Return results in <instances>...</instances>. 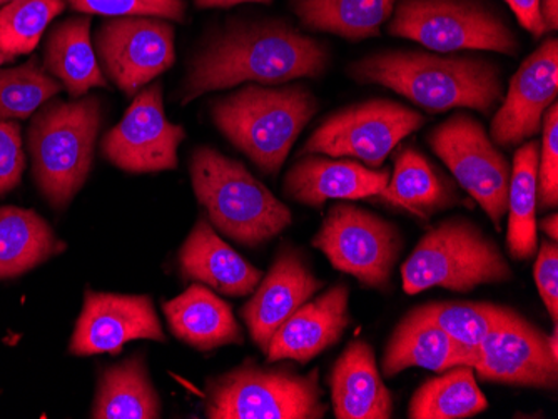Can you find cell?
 <instances>
[{
  "instance_id": "6da1fadb",
  "label": "cell",
  "mask_w": 558,
  "mask_h": 419,
  "mask_svg": "<svg viewBox=\"0 0 558 419\" xmlns=\"http://www.w3.org/2000/svg\"><path fill=\"white\" fill-rule=\"evenodd\" d=\"M326 47L283 22L231 27L191 62L181 104L243 83L283 84L319 77L328 67Z\"/></svg>"
},
{
  "instance_id": "7a4b0ae2",
  "label": "cell",
  "mask_w": 558,
  "mask_h": 419,
  "mask_svg": "<svg viewBox=\"0 0 558 419\" xmlns=\"http://www.w3.org/2000/svg\"><path fill=\"white\" fill-rule=\"evenodd\" d=\"M350 74L360 84L388 87L432 114L451 109H475L490 114L504 99L500 69L478 58L379 52L354 62Z\"/></svg>"
},
{
  "instance_id": "3957f363",
  "label": "cell",
  "mask_w": 558,
  "mask_h": 419,
  "mask_svg": "<svg viewBox=\"0 0 558 419\" xmlns=\"http://www.w3.org/2000/svg\"><path fill=\"white\" fill-rule=\"evenodd\" d=\"M316 111L318 101L306 87L251 84L216 101L211 115L226 139L265 174L276 176Z\"/></svg>"
},
{
  "instance_id": "277c9868",
  "label": "cell",
  "mask_w": 558,
  "mask_h": 419,
  "mask_svg": "<svg viewBox=\"0 0 558 419\" xmlns=\"http://www.w3.org/2000/svg\"><path fill=\"white\" fill-rule=\"evenodd\" d=\"M191 181L216 230L247 248L271 241L291 224L290 209L262 181L213 147L194 151Z\"/></svg>"
},
{
  "instance_id": "5b68a950",
  "label": "cell",
  "mask_w": 558,
  "mask_h": 419,
  "mask_svg": "<svg viewBox=\"0 0 558 419\" xmlns=\"http://www.w3.org/2000/svg\"><path fill=\"white\" fill-rule=\"evenodd\" d=\"M403 289L418 294L432 287L469 293L485 284L513 280L497 244L472 221L447 219L429 227L401 266Z\"/></svg>"
},
{
  "instance_id": "8992f818",
  "label": "cell",
  "mask_w": 558,
  "mask_h": 419,
  "mask_svg": "<svg viewBox=\"0 0 558 419\" xmlns=\"http://www.w3.org/2000/svg\"><path fill=\"white\" fill-rule=\"evenodd\" d=\"M100 122L102 108L96 97L50 102L34 118L29 130L34 177L54 208L68 206L89 177Z\"/></svg>"
},
{
  "instance_id": "52a82bcc",
  "label": "cell",
  "mask_w": 558,
  "mask_h": 419,
  "mask_svg": "<svg viewBox=\"0 0 558 419\" xmlns=\"http://www.w3.org/2000/svg\"><path fill=\"white\" fill-rule=\"evenodd\" d=\"M326 411L318 369L300 374L246 359L208 383L209 419H322Z\"/></svg>"
},
{
  "instance_id": "ba28073f",
  "label": "cell",
  "mask_w": 558,
  "mask_h": 419,
  "mask_svg": "<svg viewBox=\"0 0 558 419\" xmlns=\"http://www.w3.org/2000/svg\"><path fill=\"white\" fill-rule=\"evenodd\" d=\"M388 30L391 36L415 40L437 52H519L512 30L497 15L470 0H403Z\"/></svg>"
},
{
  "instance_id": "9c48e42d",
  "label": "cell",
  "mask_w": 558,
  "mask_h": 419,
  "mask_svg": "<svg viewBox=\"0 0 558 419\" xmlns=\"http://www.w3.org/2000/svg\"><path fill=\"white\" fill-rule=\"evenodd\" d=\"M312 244L335 269L375 289L390 284L403 248L395 224L347 202L331 206Z\"/></svg>"
},
{
  "instance_id": "30bf717a",
  "label": "cell",
  "mask_w": 558,
  "mask_h": 419,
  "mask_svg": "<svg viewBox=\"0 0 558 419\" xmlns=\"http://www.w3.org/2000/svg\"><path fill=\"white\" fill-rule=\"evenodd\" d=\"M423 124L425 118L418 111L387 99H373L326 118L306 140L301 155L354 158L376 169Z\"/></svg>"
},
{
  "instance_id": "8fae6325",
  "label": "cell",
  "mask_w": 558,
  "mask_h": 419,
  "mask_svg": "<svg viewBox=\"0 0 558 419\" xmlns=\"http://www.w3.org/2000/svg\"><path fill=\"white\" fill-rule=\"evenodd\" d=\"M432 151L450 169L460 186L482 206L495 230L509 209L510 169L485 127L472 115H451L426 137Z\"/></svg>"
},
{
  "instance_id": "7c38bea8",
  "label": "cell",
  "mask_w": 558,
  "mask_h": 419,
  "mask_svg": "<svg viewBox=\"0 0 558 419\" xmlns=\"http://www.w3.org/2000/svg\"><path fill=\"white\" fill-rule=\"evenodd\" d=\"M97 56L112 83L134 97L175 61L174 29L150 17H112L96 36Z\"/></svg>"
},
{
  "instance_id": "4fadbf2b",
  "label": "cell",
  "mask_w": 558,
  "mask_h": 419,
  "mask_svg": "<svg viewBox=\"0 0 558 419\" xmlns=\"http://www.w3.org/2000/svg\"><path fill=\"white\" fill-rule=\"evenodd\" d=\"M184 127L171 124L162 106V86L147 87L134 97L118 126L106 134L100 149L116 168L134 174L178 168V147Z\"/></svg>"
},
{
  "instance_id": "5bb4252c",
  "label": "cell",
  "mask_w": 558,
  "mask_h": 419,
  "mask_svg": "<svg viewBox=\"0 0 558 419\" xmlns=\"http://www.w3.org/2000/svg\"><path fill=\"white\" fill-rule=\"evenodd\" d=\"M473 369L488 383L537 390H555L558 383V359L547 334L519 312L478 344Z\"/></svg>"
},
{
  "instance_id": "9a60e30c",
  "label": "cell",
  "mask_w": 558,
  "mask_h": 419,
  "mask_svg": "<svg viewBox=\"0 0 558 419\" xmlns=\"http://www.w3.org/2000/svg\"><path fill=\"white\" fill-rule=\"evenodd\" d=\"M136 340L166 341L153 299L87 291L69 352L75 356L116 355L125 343Z\"/></svg>"
},
{
  "instance_id": "2e32d148",
  "label": "cell",
  "mask_w": 558,
  "mask_h": 419,
  "mask_svg": "<svg viewBox=\"0 0 558 419\" xmlns=\"http://www.w3.org/2000/svg\"><path fill=\"white\" fill-rule=\"evenodd\" d=\"M558 93V44L548 39L523 61L509 94L492 121L490 136L498 146L513 147L538 134L542 119Z\"/></svg>"
},
{
  "instance_id": "e0dca14e",
  "label": "cell",
  "mask_w": 558,
  "mask_h": 419,
  "mask_svg": "<svg viewBox=\"0 0 558 419\" xmlns=\"http://www.w3.org/2000/svg\"><path fill=\"white\" fill-rule=\"evenodd\" d=\"M323 286L325 283L315 278L300 251L290 246L279 249L265 280L241 309L251 340L265 355L276 331Z\"/></svg>"
},
{
  "instance_id": "ac0fdd59",
  "label": "cell",
  "mask_w": 558,
  "mask_h": 419,
  "mask_svg": "<svg viewBox=\"0 0 558 419\" xmlns=\"http://www.w3.org/2000/svg\"><path fill=\"white\" fill-rule=\"evenodd\" d=\"M350 287L344 283L329 287L318 298L304 303L269 341L268 362L312 361L343 336L350 326Z\"/></svg>"
},
{
  "instance_id": "d6986e66",
  "label": "cell",
  "mask_w": 558,
  "mask_h": 419,
  "mask_svg": "<svg viewBox=\"0 0 558 419\" xmlns=\"http://www.w3.org/2000/svg\"><path fill=\"white\" fill-rule=\"evenodd\" d=\"M388 181V169L376 171L359 162L308 155L288 171L284 193L300 205L322 208L331 199H372L387 187Z\"/></svg>"
},
{
  "instance_id": "ffe728a7",
  "label": "cell",
  "mask_w": 558,
  "mask_h": 419,
  "mask_svg": "<svg viewBox=\"0 0 558 419\" xmlns=\"http://www.w3.org/2000/svg\"><path fill=\"white\" fill-rule=\"evenodd\" d=\"M180 266L186 280L205 284L231 298L247 296L263 280L262 269L238 255L205 218L197 221L184 241Z\"/></svg>"
},
{
  "instance_id": "44dd1931",
  "label": "cell",
  "mask_w": 558,
  "mask_h": 419,
  "mask_svg": "<svg viewBox=\"0 0 558 419\" xmlns=\"http://www.w3.org/2000/svg\"><path fill=\"white\" fill-rule=\"evenodd\" d=\"M476 348L448 336L418 309L413 308L395 328L384 355L388 378L409 368H425L444 373L454 366H475Z\"/></svg>"
},
{
  "instance_id": "7402d4cb",
  "label": "cell",
  "mask_w": 558,
  "mask_h": 419,
  "mask_svg": "<svg viewBox=\"0 0 558 419\" xmlns=\"http://www.w3.org/2000/svg\"><path fill=\"white\" fill-rule=\"evenodd\" d=\"M329 387L338 419H390L393 415V398L366 341L348 344L329 374Z\"/></svg>"
},
{
  "instance_id": "603a6c76",
  "label": "cell",
  "mask_w": 558,
  "mask_h": 419,
  "mask_svg": "<svg viewBox=\"0 0 558 419\" xmlns=\"http://www.w3.org/2000/svg\"><path fill=\"white\" fill-rule=\"evenodd\" d=\"M169 328L178 340L197 352L243 344L244 336L233 309L205 284H193L162 306Z\"/></svg>"
},
{
  "instance_id": "cb8c5ba5",
  "label": "cell",
  "mask_w": 558,
  "mask_h": 419,
  "mask_svg": "<svg viewBox=\"0 0 558 419\" xmlns=\"http://www.w3.org/2000/svg\"><path fill=\"white\" fill-rule=\"evenodd\" d=\"M373 201L403 209L420 219H428L450 206L459 205V197L450 184L429 164L415 147L404 146L395 156L393 174Z\"/></svg>"
},
{
  "instance_id": "d4e9b609",
  "label": "cell",
  "mask_w": 558,
  "mask_h": 419,
  "mask_svg": "<svg viewBox=\"0 0 558 419\" xmlns=\"http://www.w3.org/2000/svg\"><path fill=\"white\" fill-rule=\"evenodd\" d=\"M64 249L65 244L36 211L0 208V280L21 276Z\"/></svg>"
},
{
  "instance_id": "484cf974",
  "label": "cell",
  "mask_w": 558,
  "mask_h": 419,
  "mask_svg": "<svg viewBox=\"0 0 558 419\" xmlns=\"http://www.w3.org/2000/svg\"><path fill=\"white\" fill-rule=\"evenodd\" d=\"M90 418H161V399L141 356H133L106 369L97 386Z\"/></svg>"
},
{
  "instance_id": "4316f807",
  "label": "cell",
  "mask_w": 558,
  "mask_h": 419,
  "mask_svg": "<svg viewBox=\"0 0 558 419\" xmlns=\"http://www.w3.org/2000/svg\"><path fill=\"white\" fill-rule=\"evenodd\" d=\"M46 69L72 97L86 96L94 87H108L90 42L89 17L69 19L50 33Z\"/></svg>"
},
{
  "instance_id": "83f0119b",
  "label": "cell",
  "mask_w": 558,
  "mask_h": 419,
  "mask_svg": "<svg viewBox=\"0 0 558 419\" xmlns=\"http://www.w3.org/2000/svg\"><path fill=\"white\" fill-rule=\"evenodd\" d=\"M398 0H293L306 29L337 34L350 40L368 39L393 14Z\"/></svg>"
},
{
  "instance_id": "f1b7e54d",
  "label": "cell",
  "mask_w": 558,
  "mask_h": 419,
  "mask_svg": "<svg viewBox=\"0 0 558 419\" xmlns=\"http://www.w3.org/2000/svg\"><path fill=\"white\" fill-rule=\"evenodd\" d=\"M537 140L517 149L509 186V233L507 246L515 261H526L537 251Z\"/></svg>"
},
{
  "instance_id": "f546056e",
  "label": "cell",
  "mask_w": 558,
  "mask_h": 419,
  "mask_svg": "<svg viewBox=\"0 0 558 419\" xmlns=\"http://www.w3.org/2000/svg\"><path fill=\"white\" fill-rule=\"evenodd\" d=\"M440 374L423 383L413 394L409 406L410 418L463 419L488 408L472 366H454Z\"/></svg>"
},
{
  "instance_id": "4dcf8cb0",
  "label": "cell",
  "mask_w": 558,
  "mask_h": 419,
  "mask_svg": "<svg viewBox=\"0 0 558 419\" xmlns=\"http://www.w3.org/2000/svg\"><path fill=\"white\" fill-rule=\"evenodd\" d=\"M416 309L448 336L472 348H478L492 331L515 315L513 309L490 303H428Z\"/></svg>"
},
{
  "instance_id": "1f68e13d",
  "label": "cell",
  "mask_w": 558,
  "mask_h": 419,
  "mask_svg": "<svg viewBox=\"0 0 558 419\" xmlns=\"http://www.w3.org/2000/svg\"><path fill=\"white\" fill-rule=\"evenodd\" d=\"M65 9L64 0H12L0 9V52L31 54L44 30Z\"/></svg>"
},
{
  "instance_id": "d6a6232c",
  "label": "cell",
  "mask_w": 558,
  "mask_h": 419,
  "mask_svg": "<svg viewBox=\"0 0 558 419\" xmlns=\"http://www.w3.org/2000/svg\"><path fill=\"white\" fill-rule=\"evenodd\" d=\"M61 90L36 61L0 71V119H27Z\"/></svg>"
},
{
  "instance_id": "836d02e7",
  "label": "cell",
  "mask_w": 558,
  "mask_h": 419,
  "mask_svg": "<svg viewBox=\"0 0 558 419\" xmlns=\"http://www.w3.org/2000/svg\"><path fill=\"white\" fill-rule=\"evenodd\" d=\"M74 11L89 15L108 17H155L184 22L186 4L184 0H64Z\"/></svg>"
},
{
  "instance_id": "e575fe53",
  "label": "cell",
  "mask_w": 558,
  "mask_h": 419,
  "mask_svg": "<svg viewBox=\"0 0 558 419\" xmlns=\"http://www.w3.org/2000/svg\"><path fill=\"white\" fill-rule=\"evenodd\" d=\"M541 151H538L537 199L542 209L558 205V106L547 109L542 119Z\"/></svg>"
},
{
  "instance_id": "d590c367",
  "label": "cell",
  "mask_w": 558,
  "mask_h": 419,
  "mask_svg": "<svg viewBox=\"0 0 558 419\" xmlns=\"http://www.w3.org/2000/svg\"><path fill=\"white\" fill-rule=\"evenodd\" d=\"M24 168L21 127L14 122L0 121V196L19 186Z\"/></svg>"
},
{
  "instance_id": "8d00e7d4",
  "label": "cell",
  "mask_w": 558,
  "mask_h": 419,
  "mask_svg": "<svg viewBox=\"0 0 558 419\" xmlns=\"http://www.w3.org/2000/svg\"><path fill=\"white\" fill-rule=\"evenodd\" d=\"M535 283L548 315L558 319V248L555 241H544L534 268Z\"/></svg>"
},
{
  "instance_id": "74e56055",
  "label": "cell",
  "mask_w": 558,
  "mask_h": 419,
  "mask_svg": "<svg viewBox=\"0 0 558 419\" xmlns=\"http://www.w3.org/2000/svg\"><path fill=\"white\" fill-rule=\"evenodd\" d=\"M505 2L519 19L520 26L529 30L532 36L542 37L547 33L541 15V0H505Z\"/></svg>"
},
{
  "instance_id": "f35d334b",
  "label": "cell",
  "mask_w": 558,
  "mask_h": 419,
  "mask_svg": "<svg viewBox=\"0 0 558 419\" xmlns=\"http://www.w3.org/2000/svg\"><path fill=\"white\" fill-rule=\"evenodd\" d=\"M541 15L547 30H557L558 0H541Z\"/></svg>"
},
{
  "instance_id": "ab89813d",
  "label": "cell",
  "mask_w": 558,
  "mask_h": 419,
  "mask_svg": "<svg viewBox=\"0 0 558 419\" xmlns=\"http://www.w3.org/2000/svg\"><path fill=\"white\" fill-rule=\"evenodd\" d=\"M194 2H196L199 9H228L238 4H250V2H256V4H271L272 0H194Z\"/></svg>"
},
{
  "instance_id": "60d3db41",
  "label": "cell",
  "mask_w": 558,
  "mask_h": 419,
  "mask_svg": "<svg viewBox=\"0 0 558 419\" xmlns=\"http://www.w3.org/2000/svg\"><path fill=\"white\" fill-rule=\"evenodd\" d=\"M541 230L550 237L551 241H557L558 237V218L557 214L547 215L542 219Z\"/></svg>"
},
{
  "instance_id": "b9f144b4",
  "label": "cell",
  "mask_w": 558,
  "mask_h": 419,
  "mask_svg": "<svg viewBox=\"0 0 558 419\" xmlns=\"http://www.w3.org/2000/svg\"><path fill=\"white\" fill-rule=\"evenodd\" d=\"M548 348H550L551 356L555 359H558V330L557 323H554V333L551 336H548Z\"/></svg>"
},
{
  "instance_id": "7bdbcfd3",
  "label": "cell",
  "mask_w": 558,
  "mask_h": 419,
  "mask_svg": "<svg viewBox=\"0 0 558 419\" xmlns=\"http://www.w3.org/2000/svg\"><path fill=\"white\" fill-rule=\"evenodd\" d=\"M11 61V59L8 58V56L2 54L0 52V65L4 64V62Z\"/></svg>"
},
{
  "instance_id": "ee69618b",
  "label": "cell",
  "mask_w": 558,
  "mask_h": 419,
  "mask_svg": "<svg viewBox=\"0 0 558 419\" xmlns=\"http://www.w3.org/2000/svg\"><path fill=\"white\" fill-rule=\"evenodd\" d=\"M9 2H12V0H0V5L9 4Z\"/></svg>"
}]
</instances>
